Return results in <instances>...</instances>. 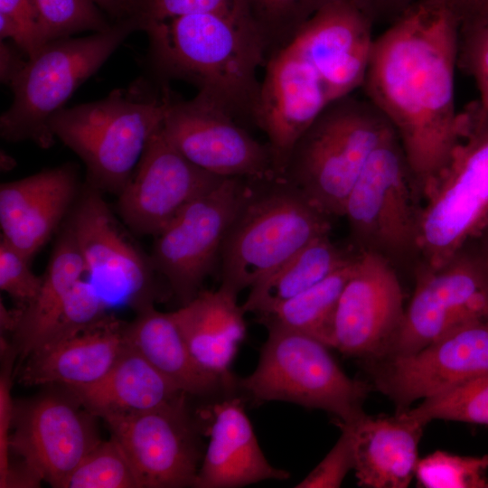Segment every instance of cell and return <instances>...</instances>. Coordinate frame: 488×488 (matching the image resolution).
<instances>
[{
	"mask_svg": "<svg viewBox=\"0 0 488 488\" xmlns=\"http://www.w3.org/2000/svg\"><path fill=\"white\" fill-rule=\"evenodd\" d=\"M459 28L443 0H418L375 38L361 87L395 129L422 196L458 137Z\"/></svg>",
	"mask_w": 488,
	"mask_h": 488,
	"instance_id": "1",
	"label": "cell"
},
{
	"mask_svg": "<svg viewBox=\"0 0 488 488\" xmlns=\"http://www.w3.org/2000/svg\"><path fill=\"white\" fill-rule=\"evenodd\" d=\"M144 32L149 59L165 80L192 84L196 96L243 125L256 126L266 63L263 42L245 13H198L164 20Z\"/></svg>",
	"mask_w": 488,
	"mask_h": 488,
	"instance_id": "2",
	"label": "cell"
},
{
	"mask_svg": "<svg viewBox=\"0 0 488 488\" xmlns=\"http://www.w3.org/2000/svg\"><path fill=\"white\" fill-rule=\"evenodd\" d=\"M327 216L280 178L250 180L220 254V287L239 295L314 239L330 234Z\"/></svg>",
	"mask_w": 488,
	"mask_h": 488,
	"instance_id": "3",
	"label": "cell"
},
{
	"mask_svg": "<svg viewBox=\"0 0 488 488\" xmlns=\"http://www.w3.org/2000/svg\"><path fill=\"white\" fill-rule=\"evenodd\" d=\"M393 129L366 98L343 97L331 102L297 139L278 178L327 216L343 217L368 159Z\"/></svg>",
	"mask_w": 488,
	"mask_h": 488,
	"instance_id": "4",
	"label": "cell"
},
{
	"mask_svg": "<svg viewBox=\"0 0 488 488\" xmlns=\"http://www.w3.org/2000/svg\"><path fill=\"white\" fill-rule=\"evenodd\" d=\"M170 93L139 86L64 108L52 119L55 138L84 163L87 182L118 195L133 174L151 136L161 127Z\"/></svg>",
	"mask_w": 488,
	"mask_h": 488,
	"instance_id": "5",
	"label": "cell"
},
{
	"mask_svg": "<svg viewBox=\"0 0 488 488\" xmlns=\"http://www.w3.org/2000/svg\"><path fill=\"white\" fill-rule=\"evenodd\" d=\"M421 261L436 267L488 224V111L477 101L459 112L457 140L423 193Z\"/></svg>",
	"mask_w": 488,
	"mask_h": 488,
	"instance_id": "6",
	"label": "cell"
},
{
	"mask_svg": "<svg viewBox=\"0 0 488 488\" xmlns=\"http://www.w3.org/2000/svg\"><path fill=\"white\" fill-rule=\"evenodd\" d=\"M423 196L393 129L371 153L344 207L351 246L397 267L422 262L419 249Z\"/></svg>",
	"mask_w": 488,
	"mask_h": 488,
	"instance_id": "7",
	"label": "cell"
},
{
	"mask_svg": "<svg viewBox=\"0 0 488 488\" xmlns=\"http://www.w3.org/2000/svg\"><path fill=\"white\" fill-rule=\"evenodd\" d=\"M135 31L136 23L127 19L114 22L106 31L44 44L10 84L14 99L0 117L1 136L50 147L55 139L50 127L52 117Z\"/></svg>",
	"mask_w": 488,
	"mask_h": 488,
	"instance_id": "8",
	"label": "cell"
},
{
	"mask_svg": "<svg viewBox=\"0 0 488 488\" xmlns=\"http://www.w3.org/2000/svg\"><path fill=\"white\" fill-rule=\"evenodd\" d=\"M266 327L267 338L258 365L239 381L254 400L322 409L333 414L338 424H353L365 415L370 385L349 377L327 345L293 330Z\"/></svg>",
	"mask_w": 488,
	"mask_h": 488,
	"instance_id": "9",
	"label": "cell"
},
{
	"mask_svg": "<svg viewBox=\"0 0 488 488\" xmlns=\"http://www.w3.org/2000/svg\"><path fill=\"white\" fill-rule=\"evenodd\" d=\"M414 276L412 297L381 359L416 352L458 327L488 316V257L477 238L439 267L421 262Z\"/></svg>",
	"mask_w": 488,
	"mask_h": 488,
	"instance_id": "10",
	"label": "cell"
},
{
	"mask_svg": "<svg viewBox=\"0 0 488 488\" xmlns=\"http://www.w3.org/2000/svg\"><path fill=\"white\" fill-rule=\"evenodd\" d=\"M249 188L250 179L224 178L155 236L153 267L182 305L198 295L205 278L219 266L224 238Z\"/></svg>",
	"mask_w": 488,
	"mask_h": 488,
	"instance_id": "11",
	"label": "cell"
},
{
	"mask_svg": "<svg viewBox=\"0 0 488 488\" xmlns=\"http://www.w3.org/2000/svg\"><path fill=\"white\" fill-rule=\"evenodd\" d=\"M65 222L83 258L86 277L109 305L124 304L137 311L154 305L158 295L150 255L120 227L102 192L86 183Z\"/></svg>",
	"mask_w": 488,
	"mask_h": 488,
	"instance_id": "12",
	"label": "cell"
},
{
	"mask_svg": "<svg viewBox=\"0 0 488 488\" xmlns=\"http://www.w3.org/2000/svg\"><path fill=\"white\" fill-rule=\"evenodd\" d=\"M69 393L15 404L9 443L10 455L18 457V465L57 488H65L76 467L101 441L97 417Z\"/></svg>",
	"mask_w": 488,
	"mask_h": 488,
	"instance_id": "13",
	"label": "cell"
},
{
	"mask_svg": "<svg viewBox=\"0 0 488 488\" xmlns=\"http://www.w3.org/2000/svg\"><path fill=\"white\" fill-rule=\"evenodd\" d=\"M377 389L397 412L418 399L488 375V316L448 333L421 350L378 360Z\"/></svg>",
	"mask_w": 488,
	"mask_h": 488,
	"instance_id": "14",
	"label": "cell"
},
{
	"mask_svg": "<svg viewBox=\"0 0 488 488\" xmlns=\"http://www.w3.org/2000/svg\"><path fill=\"white\" fill-rule=\"evenodd\" d=\"M162 127L177 150L212 174L250 180L275 177L268 145L197 96L178 100L170 95Z\"/></svg>",
	"mask_w": 488,
	"mask_h": 488,
	"instance_id": "15",
	"label": "cell"
},
{
	"mask_svg": "<svg viewBox=\"0 0 488 488\" xmlns=\"http://www.w3.org/2000/svg\"><path fill=\"white\" fill-rule=\"evenodd\" d=\"M162 126L117 195L120 218L139 235L156 236L185 206L224 179L187 159L167 139Z\"/></svg>",
	"mask_w": 488,
	"mask_h": 488,
	"instance_id": "16",
	"label": "cell"
},
{
	"mask_svg": "<svg viewBox=\"0 0 488 488\" xmlns=\"http://www.w3.org/2000/svg\"><path fill=\"white\" fill-rule=\"evenodd\" d=\"M102 419L125 449L142 488L194 487L202 455L186 398L158 409Z\"/></svg>",
	"mask_w": 488,
	"mask_h": 488,
	"instance_id": "17",
	"label": "cell"
},
{
	"mask_svg": "<svg viewBox=\"0 0 488 488\" xmlns=\"http://www.w3.org/2000/svg\"><path fill=\"white\" fill-rule=\"evenodd\" d=\"M405 308L397 269L379 255L358 252L339 299L333 348L351 357L382 358Z\"/></svg>",
	"mask_w": 488,
	"mask_h": 488,
	"instance_id": "18",
	"label": "cell"
},
{
	"mask_svg": "<svg viewBox=\"0 0 488 488\" xmlns=\"http://www.w3.org/2000/svg\"><path fill=\"white\" fill-rule=\"evenodd\" d=\"M373 25L353 0H334L288 43L317 72L332 102L362 87L375 40Z\"/></svg>",
	"mask_w": 488,
	"mask_h": 488,
	"instance_id": "19",
	"label": "cell"
},
{
	"mask_svg": "<svg viewBox=\"0 0 488 488\" xmlns=\"http://www.w3.org/2000/svg\"><path fill=\"white\" fill-rule=\"evenodd\" d=\"M264 68L256 127L267 136L278 178L297 139L331 100L317 72L291 44Z\"/></svg>",
	"mask_w": 488,
	"mask_h": 488,
	"instance_id": "20",
	"label": "cell"
},
{
	"mask_svg": "<svg viewBox=\"0 0 488 488\" xmlns=\"http://www.w3.org/2000/svg\"><path fill=\"white\" fill-rule=\"evenodd\" d=\"M78 193L77 171L70 164L2 183L1 238L32 260L69 215Z\"/></svg>",
	"mask_w": 488,
	"mask_h": 488,
	"instance_id": "21",
	"label": "cell"
},
{
	"mask_svg": "<svg viewBox=\"0 0 488 488\" xmlns=\"http://www.w3.org/2000/svg\"><path fill=\"white\" fill-rule=\"evenodd\" d=\"M126 326L112 314L29 355L21 372L24 385H92L114 366L128 343Z\"/></svg>",
	"mask_w": 488,
	"mask_h": 488,
	"instance_id": "22",
	"label": "cell"
},
{
	"mask_svg": "<svg viewBox=\"0 0 488 488\" xmlns=\"http://www.w3.org/2000/svg\"><path fill=\"white\" fill-rule=\"evenodd\" d=\"M210 412V441L194 487L236 488L289 478L264 455L240 399L218 402Z\"/></svg>",
	"mask_w": 488,
	"mask_h": 488,
	"instance_id": "23",
	"label": "cell"
},
{
	"mask_svg": "<svg viewBox=\"0 0 488 488\" xmlns=\"http://www.w3.org/2000/svg\"><path fill=\"white\" fill-rule=\"evenodd\" d=\"M349 426L358 485L408 487L415 477L418 446L426 425L399 412L389 417L365 414Z\"/></svg>",
	"mask_w": 488,
	"mask_h": 488,
	"instance_id": "24",
	"label": "cell"
},
{
	"mask_svg": "<svg viewBox=\"0 0 488 488\" xmlns=\"http://www.w3.org/2000/svg\"><path fill=\"white\" fill-rule=\"evenodd\" d=\"M238 296L221 287L201 290L190 302L172 312L197 362L233 385L230 366L246 336L245 312Z\"/></svg>",
	"mask_w": 488,
	"mask_h": 488,
	"instance_id": "25",
	"label": "cell"
},
{
	"mask_svg": "<svg viewBox=\"0 0 488 488\" xmlns=\"http://www.w3.org/2000/svg\"><path fill=\"white\" fill-rule=\"evenodd\" d=\"M67 390L100 418L158 409L187 396L129 343L100 380Z\"/></svg>",
	"mask_w": 488,
	"mask_h": 488,
	"instance_id": "26",
	"label": "cell"
},
{
	"mask_svg": "<svg viewBox=\"0 0 488 488\" xmlns=\"http://www.w3.org/2000/svg\"><path fill=\"white\" fill-rule=\"evenodd\" d=\"M136 312L135 320L126 326L128 343L181 390L207 396L231 387L197 362L172 312H160L154 305Z\"/></svg>",
	"mask_w": 488,
	"mask_h": 488,
	"instance_id": "27",
	"label": "cell"
},
{
	"mask_svg": "<svg viewBox=\"0 0 488 488\" xmlns=\"http://www.w3.org/2000/svg\"><path fill=\"white\" fill-rule=\"evenodd\" d=\"M358 251L341 247L330 234L311 241L255 283L241 305L245 313L267 314L351 261Z\"/></svg>",
	"mask_w": 488,
	"mask_h": 488,
	"instance_id": "28",
	"label": "cell"
},
{
	"mask_svg": "<svg viewBox=\"0 0 488 488\" xmlns=\"http://www.w3.org/2000/svg\"><path fill=\"white\" fill-rule=\"evenodd\" d=\"M86 277L83 258L70 227L65 223L50 257L35 300L23 310L14 333L15 349L27 358L44 343L63 302L82 278Z\"/></svg>",
	"mask_w": 488,
	"mask_h": 488,
	"instance_id": "29",
	"label": "cell"
},
{
	"mask_svg": "<svg viewBox=\"0 0 488 488\" xmlns=\"http://www.w3.org/2000/svg\"><path fill=\"white\" fill-rule=\"evenodd\" d=\"M357 255L317 284L258 316L259 322L309 335L333 348L339 299Z\"/></svg>",
	"mask_w": 488,
	"mask_h": 488,
	"instance_id": "30",
	"label": "cell"
},
{
	"mask_svg": "<svg viewBox=\"0 0 488 488\" xmlns=\"http://www.w3.org/2000/svg\"><path fill=\"white\" fill-rule=\"evenodd\" d=\"M333 1L245 0L248 15L263 42L266 59L291 42L312 16Z\"/></svg>",
	"mask_w": 488,
	"mask_h": 488,
	"instance_id": "31",
	"label": "cell"
},
{
	"mask_svg": "<svg viewBox=\"0 0 488 488\" xmlns=\"http://www.w3.org/2000/svg\"><path fill=\"white\" fill-rule=\"evenodd\" d=\"M402 412L424 425L436 419L488 425V375L427 398Z\"/></svg>",
	"mask_w": 488,
	"mask_h": 488,
	"instance_id": "32",
	"label": "cell"
},
{
	"mask_svg": "<svg viewBox=\"0 0 488 488\" xmlns=\"http://www.w3.org/2000/svg\"><path fill=\"white\" fill-rule=\"evenodd\" d=\"M136 472L119 441H100L69 477L65 488H140Z\"/></svg>",
	"mask_w": 488,
	"mask_h": 488,
	"instance_id": "33",
	"label": "cell"
},
{
	"mask_svg": "<svg viewBox=\"0 0 488 488\" xmlns=\"http://www.w3.org/2000/svg\"><path fill=\"white\" fill-rule=\"evenodd\" d=\"M488 455H460L436 450L419 458L415 478L424 488H488Z\"/></svg>",
	"mask_w": 488,
	"mask_h": 488,
	"instance_id": "34",
	"label": "cell"
},
{
	"mask_svg": "<svg viewBox=\"0 0 488 488\" xmlns=\"http://www.w3.org/2000/svg\"><path fill=\"white\" fill-rule=\"evenodd\" d=\"M39 30L43 44L90 31H106L112 25L91 0H35Z\"/></svg>",
	"mask_w": 488,
	"mask_h": 488,
	"instance_id": "35",
	"label": "cell"
},
{
	"mask_svg": "<svg viewBox=\"0 0 488 488\" xmlns=\"http://www.w3.org/2000/svg\"><path fill=\"white\" fill-rule=\"evenodd\" d=\"M108 303L88 278L80 279L63 302L44 343L37 351L99 321L108 314Z\"/></svg>",
	"mask_w": 488,
	"mask_h": 488,
	"instance_id": "36",
	"label": "cell"
},
{
	"mask_svg": "<svg viewBox=\"0 0 488 488\" xmlns=\"http://www.w3.org/2000/svg\"><path fill=\"white\" fill-rule=\"evenodd\" d=\"M247 13L245 0H137L131 18L137 29L145 31L149 25L198 13Z\"/></svg>",
	"mask_w": 488,
	"mask_h": 488,
	"instance_id": "37",
	"label": "cell"
},
{
	"mask_svg": "<svg viewBox=\"0 0 488 488\" xmlns=\"http://www.w3.org/2000/svg\"><path fill=\"white\" fill-rule=\"evenodd\" d=\"M0 36L11 40L27 59L44 45L35 0H0Z\"/></svg>",
	"mask_w": 488,
	"mask_h": 488,
	"instance_id": "38",
	"label": "cell"
},
{
	"mask_svg": "<svg viewBox=\"0 0 488 488\" xmlns=\"http://www.w3.org/2000/svg\"><path fill=\"white\" fill-rule=\"evenodd\" d=\"M30 262L24 254L1 238L0 288L23 310L35 300L42 283V276L32 271Z\"/></svg>",
	"mask_w": 488,
	"mask_h": 488,
	"instance_id": "39",
	"label": "cell"
},
{
	"mask_svg": "<svg viewBox=\"0 0 488 488\" xmlns=\"http://www.w3.org/2000/svg\"><path fill=\"white\" fill-rule=\"evenodd\" d=\"M457 67L477 86L479 107L488 111V24L459 30Z\"/></svg>",
	"mask_w": 488,
	"mask_h": 488,
	"instance_id": "40",
	"label": "cell"
},
{
	"mask_svg": "<svg viewBox=\"0 0 488 488\" xmlns=\"http://www.w3.org/2000/svg\"><path fill=\"white\" fill-rule=\"evenodd\" d=\"M342 434L323 460L301 481L296 488H338L353 470L354 455L352 428L338 424Z\"/></svg>",
	"mask_w": 488,
	"mask_h": 488,
	"instance_id": "41",
	"label": "cell"
},
{
	"mask_svg": "<svg viewBox=\"0 0 488 488\" xmlns=\"http://www.w3.org/2000/svg\"><path fill=\"white\" fill-rule=\"evenodd\" d=\"M15 347H12L1 336V373H0V483L7 474L10 464L9 443L14 417L15 404L12 399V374Z\"/></svg>",
	"mask_w": 488,
	"mask_h": 488,
	"instance_id": "42",
	"label": "cell"
},
{
	"mask_svg": "<svg viewBox=\"0 0 488 488\" xmlns=\"http://www.w3.org/2000/svg\"><path fill=\"white\" fill-rule=\"evenodd\" d=\"M458 19L459 30L488 24V0H443Z\"/></svg>",
	"mask_w": 488,
	"mask_h": 488,
	"instance_id": "43",
	"label": "cell"
},
{
	"mask_svg": "<svg viewBox=\"0 0 488 488\" xmlns=\"http://www.w3.org/2000/svg\"><path fill=\"white\" fill-rule=\"evenodd\" d=\"M373 21L390 24L418 0H353Z\"/></svg>",
	"mask_w": 488,
	"mask_h": 488,
	"instance_id": "44",
	"label": "cell"
},
{
	"mask_svg": "<svg viewBox=\"0 0 488 488\" xmlns=\"http://www.w3.org/2000/svg\"><path fill=\"white\" fill-rule=\"evenodd\" d=\"M17 50L20 49L16 45L14 47L5 40H1L0 78L2 83L10 85L27 62V60H23Z\"/></svg>",
	"mask_w": 488,
	"mask_h": 488,
	"instance_id": "45",
	"label": "cell"
},
{
	"mask_svg": "<svg viewBox=\"0 0 488 488\" xmlns=\"http://www.w3.org/2000/svg\"><path fill=\"white\" fill-rule=\"evenodd\" d=\"M102 12L107 13L114 22L131 19L137 0H91Z\"/></svg>",
	"mask_w": 488,
	"mask_h": 488,
	"instance_id": "46",
	"label": "cell"
},
{
	"mask_svg": "<svg viewBox=\"0 0 488 488\" xmlns=\"http://www.w3.org/2000/svg\"><path fill=\"white\" fill-rule=\"evenodd\" d=\"M477 239L479 240L482 248L483 249L485 254L488 257V224L481 232V234L477 237Z\"/></svg>",
	"mask_w": 488,
	"mask_h": 488,
	"instance_id": "47",
	"label": "cell"
}]
</instances>
